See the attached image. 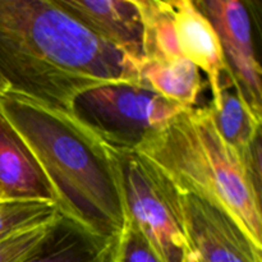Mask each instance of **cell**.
I'll return each instance as SVG.
<instances>
[{"label": "cell", "instance_id": "obj_1", "mask_svg": "<svg viewBox=\"0 0 262 262\" xmlns=\"http://www.w3.org/2000/svg\"><path fill=\"white\" fill-rule=\"evenodd\" d=\"M0 74L9 91L67 112L95 87L143 84L129 59L54 0H0Z\"/></svg>", "mask_w": 262, "mask_h": 262}, {"label": "cell", "instance_id": "obj_2", "mask_svg": "<svg viewBox=\"0 0 262 262\" xmlns=\"http://www.w3.org/2000/svg\"><path fill=\"white\" fill-rule=\"evenodd\" d=\"M0 114L30 151L61 216L114 242L127 224L106 145L71 112L25 95H0Z\"/></svg>", "mask_w": 262, "mask_h": 262}, {"label": "cell", "instance_id": "obj_3", "mask_svg": "<svg viewBox=\"0 0 262 262\" xmlns=\"http://www.w3.org/2000/svg\"><path fill=\"white\" fill-rule=\"evenodd\" d=\"M177 189L229 215L262 250L261 191L239 154L225 142L211 106L179 113L137 147Z\"/></svg>", "mask_w": 262, "mask_h": 262}, {"label": "cell", "instance_id": "obj_4", "mask_svg": "<svg viewBox=\"0 0 262 262\" xmlns=\"http://www.w3.org/2000/svg\"><path fill=\"white\" fill-rule=\"evenodd\" d=\"M127 220L141 230L163 262H187L179 193L136 150L106 146Z\"/></svg>", "mask_w": 262, "mask_h": 262}, {"label": "cell", "instance_id": "obj_5", "mask_svg": "<svg viewBox=\"0 0 262 262\" xmlns=\"http://www.w3.org/2000/svg\"><path fill=\"white\" fill-rule=\"evenodd\" d=\"M183 110L145 84L117 82L84 91L71 113L109 147L137 150Z\"/></svg>", "mask_w": 262, "mask_h": 262}, {"label": "cell", "instance_id": "obj_6", "mask_svg": "<svg viewBox=\"0 0 262 262\" xmlns=\"http://www.w3.org/2000/svg\"><path fill=\"white\" fill-rule=\"evenodd\" d=\"M187 262H262V250L214 205L179 194Z\"/></svg>", "mask_w": 262, "mask_h": 262}, {"label": "cell", "instance_id": "obj_7", "mask_svg": "<svg viewBox=\"0 0 262 262\" xmlns=\"http://www.w3.org/2000/svg\"><path fill=\"white\" fill-rule=\"evenodd\" d=\"M219 36L225 59L251 109L262 117L261 66L253 46L252 19L238 0H196Z\"/></svg>", "mask_w": 262, "mask_h": 262}, {"label": "cell", "instance_id": "obj_8", "mask_svg": "<svg viewBox=\"0 0 262 262\" xmlns=\"http://www.w3.org/2000/svg\"><path fill=\"white\" fill-rule=\"evenodd\" d=\"M138 68L143 61L142 17L136 0H54Z\"/></svg>", "mask_w": 262, "mask_h": 262}, {"label": "cell", "instance_id": "obj_9", "mask_svg": "<svg viewBox=\"0 0 262 262\" xmlns=\"http://www.w3.org/2000/svg\"><path fill=\"white\" fill-rule=\"evenodd\" d=\"M173 25L183 58L204 72L211 89V105L219 99L222 74L229 68L214 26L192 0H170Z\"/></svg>", "mask_w": 262, "mask_h": 262}, {"label": "cell", "instance_id": "obj_10", "mask_svg": "<svg viewBox=\"0 0 262 262\" xmlns=\"http://www.w3.org/2000/svg\"><path fill=\"white\" fill-rule=\"evenodd\" d=\"M0 200H50L48 182L19 136L0 114Z\"/></svg>", "mask_w": 262, "mask_h": 262}, {"label": "cell", "instance_id": "obj_11", "mask_svg": "<svg viewBox=\"0 0 262 262\" xmlns=\"http://www.w3.org/2000/svg\"><path fill=\"white\" fill-rule=\"evenodd\" d=\"M210 106L222 137L245 161L255 140L261 135L262 117L251 109L230 68L222 74L219 99Z\"/></svg>", "mask_w": 262, "mask_h": 262}, {"label": "cell", "instance_id": "obj_12", "mask_svg": "<svg viewBox=\"0 0 262 262\" xmlns=\"http://www.w3.org/2000/svg\"><path fill=\"white\" fill-rule=\"evenodd\" d=\"M112 243L60 215L42 245L23 262H110Z\"/></svg>", "mask_w": 262, "mask_h": 262}, {"label": "cell", "instance_id": "obj_13", "mask_svg": "<svg viewBox=\"0 0 262 262\" xmlns=\"http://www.w3.org/2000/svg\"><path fill=\"white\" fill-rule=\"evenodd\" d=\"M145 86L184 109L196 105L202 89L200 69L186 58L165 63L142 61L138 66Z\"/></svg>", "mask_w": 262, "mask_h": 262}, {"label": "cell", "instance_id": "obj_14", "mask_svg": "<svg viewBox=\"0 0 262 262\" xmlns=\"http://www.w3.org/2000/svg\"><path fill=\"white\" fill-rule=\"evenodd\" d=\"M142 17L143 61L178 60L183 58L179 50L169 2L136 0Z\"/></svg>", "mask_w": 262, "mask_h": 262}, {"label": "cell", "instance_id": "obj_15", "mask_svg": "<svg viewBox=\"0 0 262 262\" xmlns=\"http://www.w3.org/2000/svg\"><path fill=\"white\" fill-rule=\"evenodd\" d=\"M60 216L50 200H0V241Z\"/></svg>", "mask_w": 262, "mask_h": 262}, {"label": "cell", "instance_id": "obj_16", "mask_svg": "<svg viewBox=\"0 0 262 262\" xmlns=\"http://www.w3.org/2000/svg\"><path fill=\"white\" fill-rule=\"evenodd\" d=\"M110 262H163L141 230L127 220L110 248Z\"/></svg>", "mask_w": 262, "mask_h": 262}, {"label": "cell", "instance_id": "obj_17", "mask_svg": "<svg viewBox=\"0 0 262 262\" xmlns=\"http://www.w3.org/2000/svg\"><path fill=\"white\" fill-rule=\"evenodd\" d=\"M56 219L54 222L27 228L0 241V262H23L30 257L46 239Z\"/></svg>", "mask_w": 262, "mask_h": 262}, {"label": "cell", "instance_id": "obj_18", "mask_svg": "<svg viewBox=\"0 0 262 262\" xmlns=\"http://www.w3.org/2000/svg\"><path fill=\"white\" fill-rule=\"evenodd\" d=\"M9 91V87H8L7 82L4 81V78H3V76L0 74V95H3L4 92Z\"/></svg>", "mask_w": 262, "mask_h": 262}, {"label": "cell", "instance_id": "obj_19", "mask_svg": "<svg viewBox=\"0 0 262 262\" xmlns=\"http://www.w3.org/2000/svg\"><path fill=\"white\" fill-rule=\"evenodd\" d=\"M0 199H2V197H0Z\"/></svg>", "mask_w": 262, "mask_h": 262}]
</instances>
